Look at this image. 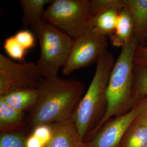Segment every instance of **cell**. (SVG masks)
Wrapping results in <instances>:
<instances>
[{"instance_id": "14", "label": "cell", "mask_w": 147, "mask_h": 147, "mask_svg": "<svg viewBox=\"0 0 147 147\" xmlns=\"http://www.w3.org/2000/svg\"><path fill=\"white\" fill-rule=\"evenodd\" d=\"M120 147H147V121L137 117L124 134Z\"/></svg>"}, {"instance_id": "22", "label": "cell", "mask_w": 147, "mask_h": 147, "mask_svg": "<svg viewBox=\"0 0 147 147\" xmlns=\"http://www.w3.org/2000/svg\"><path fill=\"white\" fill-rule=\"evenodd\" d=\"M134 62L137 67L147 68V46L137 45L134 55Z\"/></svg>"}, {"instance_id": "21", "label": "cell", "mask_w": 147, "mask_h": 147, "mask_svg": "<svg viewBox=\"0 0 147 147\" xmlns=\"http://www.w3.org/2000/svg\"><path fill=\"white\" fill-rule=\"evenodd\" d=\"M14 36L18 42L26 50L33 48L35 45L34 37L30 30H25L17 32Z\"/></svg>"}, {"instance_id": "11", "label": "cell", "mask_w": 147, "mask_h": 147, "mask_svg": "<svg viewBox=\"0 0 147 147\" xmlns=\"http://www.w3.org/2000/svg\"><path fill=\"white\" fill-rule=\"evenodd\" d=\"M38 91L37 88L19 89L0 95V100L3 101L16 110L25 112L32 110L37 103Z\"/></svg>"}, {"instance_id": "1", "label": "cell", "mask_w": 147, "mask_h": 147, "mask_svg": "<svg viewBox=\"0 0 147 147\" xmlns=\"http://www.w3.org/2000/svg\"><path fill=\"white\" fill-rule=\"evenodd\" d=\"M38 98L28 117L32 128L51 124L72 117L85 90L79 80L58 76L42 78L37 87Z\"/></svg>"}, {"instance_id": "19", "label": "cell", "mask_w": 147, "mask_h": 147, "mask_svg": "<svg viewBox=\"0 0 147 147\" xmlns=\"http://www.w3.org/2000/svg\"><path fill=\"white\" fill-rule=\"evenodd\" d=\"M26 138L18 131L1 132L0 147H26Z\"/></svg>"}, {"instance_id": "10", "label": "cell", "mask_w": 147, "mask_h": 147, "mask_svg": "<svg viewBox=\"0 0 147 147\" xmlns=\"http://www.w3.org/2000/svg\"><path fill=\"white\" fill-rule=\"evenodd\" d=\"M131 16L134 37L142 42L147 36V0H124Z\"/></svg>"}, {"instance_id": "6", "label": "cell", "mask_w": 147, "mask_h": 147, "mask_svg": "<svg viewBox=\"0 0 147 147\" xmlns=\"http://www.w3.org/2000/svg\"><path fill=\"white\" fill-rule=\"evenodd\" d=\"M107 45V36L93 28L73 39L67 60L62 68V74L69 76L75 70L97 62L106 51Z\"/></svg>"}, {"instance_id": "7", "label": "cell", "mask_w": 147, "mask_h": 147, "mask_svg": "<svg viewBox=\"0 0 147 147\" xmlns=\"http://www.w3.org/2000/svg\"><path fill=\"white\" fill-rule=\"evenodd\" d=\"M42 79L36 62L16 63L0 54V95L19 89L37 88Z\"/></svg>"}, {"instance_id": "18", "label": "cell", "mask_w": 147, "mask_h": 147, "mask_svg": "<svg viewBox=\"0 0 147 147\" xmlns=\"http://www.w3.org/2000/svg\"><path fill=\"white\" fill-rule=\"evenodd\" d=\"M125 7L124 0H91L90 8L93 19L102 12L115 8L119 11Z\"/></svg>"}, {"instance_id": "23", "label": "cell", "mask_w": 147, "mask_h": 147, "mask_svg": "<svg viewBox=\"0 0 147 147\" xmlns=\"http://www.w3.org/2000/svg\"><path fill=\"white\" fill-rule=\"evenodd\" d=\"M140 117H141L143 119H144L147 121V105L146 109H145L144 111L141 114V115L140 116Z\"/></svg>"}, {"instance_id": "4", "label": "cell", "mask_w": 147, "mask_h": 147, "mask_svg": "<svg viewBox=\"0 0 147 147\" xmlns=\"http://www.w3.org/2000/svg\"><path fill=\"white\" fill-rule=\"evenodd\" d=\"M40 45V56L36 62L42 78L58 76L66 62L73 39L57 28L43 21L32 29Z\"/></svg>"}, {"instance_id": "5", "label": "cell", "mask_w": 147, "mask_h": 147, "mask_svg": "<svg viewBox=\"0 0 147 147\" xmlns=\"http://www.w3.org/2000/svg\"><path fill=\"white\" fill-rule=\"evenodd\" d=\"M42 19L73 39L93 27L89 0H53L48 5Z\"/></svg>"}, {"instance_id": "12", "label": "cell", "mask_w": 147, "mask_h": 147, "mask_svg": "<svg viewBox=\"0 0 147 147\" xmlns=\"http://www.w3.org/2000/svg\"><path fill=\"white\" fill-rule=\"evenodd\" d=\"M134 36V27L131 16L129 9L125 6L120 11L116 28L110 36L112 45L122 47L129 42Z\"/></svg>"}, {"instance_id": "17", "label": "cell", "mask_w": 147, "mask_h": 147, "mask_svg": "<svg viewBox=\"0 0 147 147\" xmlns=\"http://www.w3.org/2000/svg\"><path fill=\"white\" fill-rule=\"evenodd\" d=\"M134 78L133 99L135 103L147 98V68L137 67Z\"/></svg>"}, {"instance_id": "2", "label": "cell", "mask_w": 147, "mask_h": 147, "mask_svg": "<svg viewBox=\"0 0 147 147\" xmlns=\"http://www.w3.org/2000/svg\"><path fill=\"white\" fill-rule=\"evenodd\" d=\"M138 42L134 36L121 47L111 72L106 91V109L100 121L91 132L94 136L112 117L121 116L136 104L133 99L134 58Z\"/></svg>"}, {"instance_id": "20", "label": "cell", "mask_w": 147, "mask_h": 147, "mask_svg": "<svg viewBox=\"0 0 147 147\" xmlns=\"http://www.w3.org/2000/svg\"><path fill=\"white\" fill-rule=\"evenodd\" d=\"M3 46L5 52L11 58L18 61H24L26 50L18 42L14 36L7 38Z\"/></svg>"}, {"instance_id": "9", "label": "cell", "mask_w": 147, "mask_h": 147, "mask_svg": "<svg viewBox=\"0 0 147 147\" xmlns=\"http://www.w3.org/2000/svg\"><path fill=\"white\" fill-rule=\"evenodd\" d=\"M45 147H86L79 135L73 116L53 124V136Z\"/></svg>"}, {"instance_id": "15", "label": "cell", "mask_w": 147, "mask_h": 147, "mask_svg": "<svg viewBox=\"0 0 147 147\" xmlns=\"http://www.w3.org/2000/svg\"><path fill=\"white\" fill-rule=\"evenodd\" d=\"M25 113L13 109L0 100V130L3 132L17 131L24 125Z\"/></svg>"}, {"instance_id": "13", "label": "cell", "mask_w": 147, "mask_h": 147, "mask_svg": "<svg viewBox=\"0 0 147 147\" xmlns=\"http://www.w3.org/2000/svg\"><path fill=\"white\" fill-rule=\"evenodd\" d=\"M50 0H20L23 12L22 21L26 26L32 29L43 21L42 16L45 12V7L49 5Z\"/></svg>"}, {"instance_id": "3", "label": "cell", "mask_w": 147, "mask_h": 147, "mask_svg": "<svg viewBox=\"0 0 147 147\" xmlns=\"http://www.w3.org/2000/svg\"><path fill=\"white\" fill-rule=\"evenodd\" d=\"M115 62L113 55L106 50L97 61L89 87L74 112V121L83 140L105 102L106 88Z\"/></svg>"}, {"instance_id": "8", "label": "cell", "mask_w": 147, "mask_h": 147, "mask_svg": "<svg viewBox=\"0 0 147 147\" xmlns=\"http://www.w3.org/2000/svg\"><path fill=\"white\" fill-rule=\"evenodd\" d=\"M147 98L132 109L102 126L92 139L85 142L86 147H120L121 140L132 123L146 109Z\"/></svg>"}, {"instance_id": "16", "label": "cell", "mask_w": 147, "mask_h": 147, "mask_svg": "<svg viewBox=\"0 0 147 147\" xmlns=\"http://www.w3.org/2000/svg\"><path fill=\"white\" fill-rule=\"evenodd\" d=\"M120 11L112 8L102 12L93 19L92 27L101 34L110 36L115 30Z\"/></svg>"}]
</instances>
